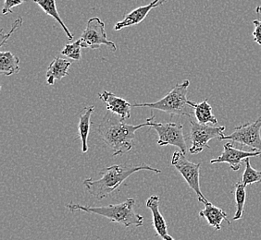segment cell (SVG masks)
Listing matches in <instances>:
<instances>
[{"mask_svg":"<svg viewBox=\"0 0 261 240\" xmlns=\"http://www.w3.org/2000/svg\"><path fill=\"white\" fill-rule=\"evenodd\" d=\"M154 117L152 114L145 123L136 126L127 124L112 113L107 114L98 126V133L106 145L113 151V156L124 155L133 149L136 131L146 127L151 128Z\"/></svg>","mask_w":261,"mask_h":240,"instance_id":"1","label":"cell"},{"mask_svg":"<svg viewBox=\"0 0 261 240\" xmlns=\"http://www.w3.org/2000/svg\"><path fill=\"white\" fill-rule=\"evenodd\" d=\"M142 170L151 171L156 174H161V170L152 167L150 165L143 164L139 165H114L104 168L100 171V179L94 180L86 178L84 180V186L91 195L96 200H101L108 198L119 190L121 184L130 175Z\"/></svg>","mask_w":261,"mask_h":240,"instance_id":"2","label":"cell"},{"mask_svg":"<svg viewBox=\"0 0 261 240\" xmlns=\"http://www.w3.org/2000/svg\"><path fill=\"white\" fill-rule=\"evenodd\" d=\"M134 199H127L125 201L115 205L99 206V207H89V206L80 205L77 203L70 202L66 207L70 211H81L88 214L100 215L109 220L123 225L126 227L130 226H142L144 224V217L137 214L135 211Z\"/></svg>","mask_w":261,"mask_h":240,"instance_id":"3","label":"cell"},{"mask_svg":"<svg viewBox=\"0 0 261 240\" xmlns=\"http://www.w3.org/2000/svg\"><path fill=\"white\" fill-rule=\"evenodd\" d=\"M190 81L186 80L182 83L176 84L171 92L161 100L155 103H145V104H135L133 107H148L152 109L162 111L170 115H186L192 118L194 109L189 105V100L187 99L188 87Z\"/></svg>","mask_w":261,"mask_h":240,"instance_id":"4","label":"cell"},{"mask_svg":"<svg viewBox=\"0 0 261 240\" xmlns=\"http://www.w3.org/2000/svg\"><path fill=\"white\" fill-rule=\"evenodd\" d=\"M171 165L175 167L178 172H180V174L186 179L190 189L196 192V195L198 197V200L204 204L206 203L208 200H206L203 193L201 192L199 182L200 164L192 163L186 158V154H184L181 151H177L172 155Z\"/></svg>","mask_w":261,"mask_h":240,"instance_id":"5","label":"cell"},{"mask_svg":"<svg viewBox=\"0 0 261 240\" xmlns=\"http://www.w3.org/2000/svg\"><path fill=\"white\" fill-rule=\"evenodd\" d=\"M190 119L191 124V130H190V140H191L192 146L189 149L191 155H197L205 149H211L208 145L210 140L224 135L223 132L226 130L224 126L202 125L197 121Z\"/></svg>","mask_w":261,"mask_h":240,"instance_id":"6","label":"cell"},{"mask_svg":"<svg viewBox=\"0 0 261 240\" xmlns=\"http://www.w3.org/2000/svg\"><path fill=\"white\" fill-rule=\"evenodd\" d=\"M261 115L252 123H245L234 128L233 132L230 135H223L220 140H231L242 145L248 146L254 152L261 154Z\"/></svg>","mask_w":261,"mask_h":240,"instance_id":"7","label":"cell"},{"mask_svg":"<svg viewBox=\"0 0 261 240\" xmlns=\"http://www.w3.org/2000/svg\"><path fill=\"white\" fill-rule=\"evenodd\" d=\"M83 48L98 49L101 45H107L112 52L117 50V46L111 41L108 40L105 30V23L99 18H91L87 21L86 29L81 36Z\"/></svg>","mask_w":261,"mask_h":240,"instance_id":"8","label":"cell"},{"mask_svg":"<svg viewBox=\"0 0 261 240\" xmlns=\"http://www.w3.org/2000/svg\"><path fill=\"white\" fill-rule=\"evenodd\" d=\"M151 129L156 130L159 134L158 144L160 146H176L181 152H187L186 139L184 135V126L180 123H159L153 122Z\"/></svg>","mask_w":261,"mask_h":240,"instance_id":"9","label":"cell"},{"mask_svg":"<svg viewBox=\"0 0 261 240\" xmlns=\"http://www.w3.org/2000/svg\"><path fill=\"white\" fill-rule=\"evenodd\" d=\"M256 156H261L259 152H245V151L236 149L232 145V142H228L223 146V152L221 156L216 159H212L211 164L217 163H228L231 170L238 171L241 168L242 161L246 158H251Z\"/></svg>","mask_w":261,"mask_h":240,"instance_id":"10","label":"cell"},{"mask_svg":"<svg viewBox=\"0 0 261 240\" xmlns=\"http://www.w3.org/2000/svg\"><path fill=\"white\" fill-rule=\"evenodd\" d=\"M98 97L103 103H105L109 112L118 115L123 121L130 118L133 105H130L125 99L121 98L108 91H104L103 93L99 94Z\"/></svg>","mask_w":261,"mask_h":240,"instance_id":"11","label":"cell"},{"mask_svg":"<svg viewBox=\"0 0 261 240\" xmlns=\"http://www.w3.org/2000/svg\"><path fill=\"white\" fill-rule=\"evenodd\" d=\"M168 1H170V0H153L148 5L142 6V7L137 8L136 10L130 11V13H128L124 17L123 20L116 23L114 30L120 31L123 29V28H126V27H130V26L139 24L140 22L146 19V16L148 15L150 10L165 4Z\"/></svg>","mask_w":261,"mask_h":240,"instance_id":"12","label":"cell"},{"mask_svg":"<svg viewBox=\"0 0 261 240\" xmlns=\"http://www.w3.org/2000/svg\"><path fill=\"white\" fill-rule=\"evenodd\" d=\"M146 207L150 209L153 216V226L156 235L161 236L162 240H175L168 233V225L163 215L160 211V197L152 195L146 201Z\"/></svg>","mask_w":261,"mask_h":240,"instance_id":"13","label":"cell"},{"mask_svg":"<svg viewBox=\"0 0 261 240\" xmlns=\"http://www.w3.org/2000/svg\"><path fill=\"white\" fill-rule=\"evenodd\" d=\"M204 205L205 208L199 212V216L204 218L215 230H221V222L223 220L226 221L228 225H231V222L227 218L228 215L222 209L213 205L210 201Z\"/></svg>","mask_w":261,"mask_h":240,"instance_id":"14","label":"cell"},{"mask_svg":"<svg viewBox=\"0 0 261 240\" xmlns=\"http://www.w3.org/2000/svg\"><path fill=\"white\" fill-rule=\"evenodd\" d=\"M71 62L69 60L63 59L61 57H55L48 66V69L46 71V81L48 85H53L55 83L56 80H61L69 74Z\"/></svg>","mask_w":261,"mask_h":240,"instance_id":"15","label":"cell"},{"mask_svg":"<svg viewBox=\"0 0 261 240\" xmlns=\"http://www.w3.org/2000/svg\"><path fill=\"white\" fill-rule=\"evenodd\" d=\"M189 105H191L194 109V115L196 116V121L202 125H217L218 119L212 113V107L208 104L207 99L202 101L201 103H195L189 100Z\"/></svg>","mask_w":261,"mask_h":240,"instance_id":"16","label":"cell"},{"mask_svg":"<svg viewBox=\"0 0 261 240\" xmlns=\"http://www.w3.org/2000/svg\"><path fill=\"white\" fill-rule=\"evenodd\" d=\"M95 110V106H87L84 108L79 115V124H78V132L79 138L82 142V152L87 153L88 151V144L87 139L90 131L91 115Z\"/></svg>","mask_w":261,"mask_h":240,"instance_id":"17","label":"cell"},{"mask_svg":"<svg viewBox=\"0 0 261 240\" xmlns=\"http://www.w3.org/2000/svg\"><path fill=\"white\" fill-rule=\"evenodd\" d=\"M20 58L10 51L0 53V73L11 76L20 72Z\"/></svg>","mask_w":261,"mask_h":240,"instance_id":"18","label":"cell"},{"mask_svg":"<svg viewBox=\"0 0 261 240\" xmlns=\"http://www.w3.org/2000/svg\"><path fill=\"white\" fill-rule=\"evenodd\" d=\"M34 2H35V4L39 6L41 9L45 11V14L50 16L53 19H55L57 22L60 23L61 28L65 32L66 35H67L69 40L71 41L73 39V35H71V33L68 29V27L65 25L63 20H61L60 13H59V11L57 10L56 0H34Z\"/></svg>","mask_w":261,"mask_h":240,"instance_id":"19","label":"cell"},{"mask_svg":"<svg viewBox=\"0 0 261 240\" xmlns=\"http://www.w3.org/2000/svg\"><path fill=\"white\" fill-rule=\"evenodd\" d=\"M233 194L236 204V213L233 216V220H239L241 219L242 215L244 214L246 199V187L243 185L241 181L236 183Z\"/></svg>","mask_w":261,"mask_h":240,"instance_id":"20","label":"cell"},{"mask_svg":"<svg viewBox=\"0 0 261 240\" xmlns=\"http://www.w3.org/2000/svg\"><path fill=\"white\" fill-rule=\"evenodd\" d=\"M250 158H246L244 161L246 164V168L242 175L241 182L243 185H251L253 183H261V171H257L254 169L250 165Z\"/></svg>","mask_w":261,"mask_h":240,"instance_id":"21","label":"cell"},{"mask_svg":"<svg viewBox=\"0 0 261 240\" xmlns=\"http://www.w3.org/2000/svg\"><path fill=\"white\" fill-rule=\"evenodd\" d=\"M81 39L75 41L72 44H68L65 45L63 50L61 51V55H66L67 57L73 60L81 59Z\"/></svg>","mask_w":261,"mask_h":240,"instance_id":"22","label":"cell"},{"mask_svg":"<svg viewBox=\"0 0 261 240\" xmlns=\"http://www.w3.org/2000/svg\"><path fill=\"white\" fill-rule=\"evenodd\" d=\"M26 1H27V0H5L3 9H2V14H3V15L10 14V13L12 12V10H13L15 7L21 5L22 3H24Z\"/></svg>","mask_w":261,"mask_h":240,"instance_id":"23","label":"cell"},{"mask_svg":"<svg viewBox=\"0 0 261 240\" xmlns=\"http://www.w3.org/2000/svg\"><path fill=\"white\" fill-rule=\"evenodd\" d=\"M21 24H22V19H21L20 17H19V18L17 19V20H16L15 22L13 23L12 28H11V30H10V33H9L8 35H4V34H3V32H2V34H1V45H0L1 46H3V45H5L6 42L9 40V38H10L11 35L13 34V32L17 30V29H18Z\"/></svg>","mask_w":261,"mask_h":240,"instance_id":"24","label":"cell"},{"mask_svg":"<svg viewBox=\"0 0 261 240\" xmlns=\"http://www.w3.org/2000/svg\"><path fill=\"white\" fill-rule=\"evenodd\" d=\"M255 30L253 32V37L256 44L261 45V20H255L253 21Z\"/></svg>","mask_w":261,"mask_h":240,"instance_id":"25","label":"cell"},{"mask_svg":"<svg viewBox=\"0 0 261 240\" xmlns=\"http://www.w3.org/2000/svg\"><path fill=\"white\" fill-rule=\"evenodd\" d=\"M256 12L257 14H261V5L256 7Z\"/></svg>","mask_w":261,"mask_h":240,"instance_id":"26","label":"cell"}]
</instances>
